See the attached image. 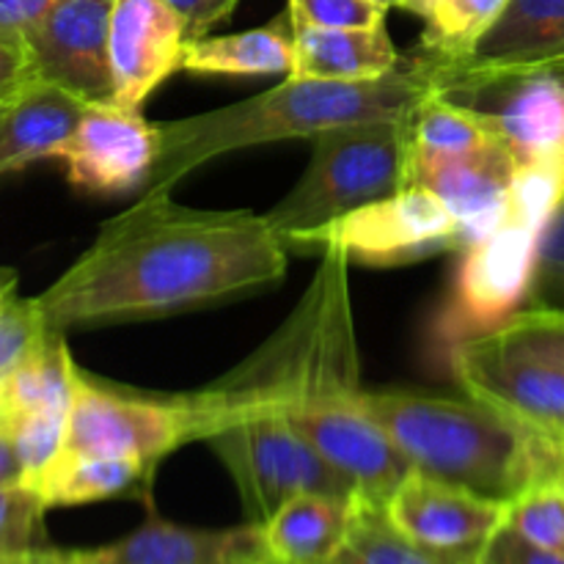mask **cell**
Masks as SVG:
<instances>
[{"label":"cell","instance_id":"484cf974","mask_svg":"<svg viewBox=\"0 0 564 564\" xmlns=\"http://www.w3.org/2000/svg\"><path fill=\"white\" fill-rule=\"evenodd\" d=\"M494 113L466 105L446 94H433L411 121V163L413 160L457 158L499 149Z\"/></svg>","mask_w":564,"mask_h":564},{"label":"cell","instance_id":"83f0119b","mask_svg":"<svg viewBox=\"0 0 564 564\" xmlns=\"http://www.w3.org/2000/svg\"><path fill=\"white\" fill-rule=\"evenodd\" d=\"M505 521L529 543L564 554V479L523 490L507 505Z\"/></svg>","mask_w":564,"mask_h":564},{"label":"cell","instance_id":"52a82bcc","mask_svg":"<svg viewBox=\"0 0 564 564\" xmlns=\"http://www.w3.org/2000/svg\"><path fill=\"white\" fill-rule=\"evenodd\" d=\"M543 235L545 229L510 213L499 229L460 248L449 290L427 328L433 361L446 364L457 345L496 330L532 301Z\"/></svg>","mask_w":564,"mask_h":564},{"label":"cell","instance_id":"5bb4252c","mask_svg":"<svg viewBox=\"0 0 564 564\" xmlns=\"http://www.w3.org/2000/svg\"><path fill=\"white\" fill-rule=\"evenodd\" d=\"M185 44V22L165 0H113L108 33L113 102L141 110L182 69Z\"/></svg>","mask_w":564,"mask_h":564},{"label":"cell","instance_id":"f1b7e54d","mask_svg":"<svg viewBox=\"0 0 564 564\" xmlns=\"http://www.w3.org/2000/svg\"><path fill=\"white\" fill-rule=\"evenodd\" d=\"M42 496L25 482L0 485V562L44 549Z\"/></svg>","mask_w":564,"mask_h":564},{"label":"cell","instance_id":"d6a6232c","mask_svg":"<svg viewBox=\"0 0 564 564\" xmlns=\"http://www.w3.org/2000/svg\"><path fill=\"white\" fill-rule=\"evenodd\" d=\"M477 564H564V554L529 543L505 521L479 549Z\"/></svg>","mask_w":564,"mask_h":564},{"label":"cell","instance_id":"60d3db41","mask_svg":"<svg viewBox=\"0 0 564 564\" xmlns=\"http://www.w3.org/2000/svg\"><path fill=\"white\" fill-rule=\"evenodd\" d=\"M427 6H430V0H402V9L411 11V14H416V17H422L424 11H427Z\"/></svg>","mask_w":564,"mask_h":564},{"label":"cell","instance_id":"30bf717a","mask_svg":"<svg viewBox=\"0 0 564 564\" xmlns=\"http://www.w3.org/2000/svg\"><path fill=\"white\" fill-rule=\"evenodd\" d=\"M290 253H345L350 264L400 268L444 251H460V235L449 209L419 185L358 207L330 224L281 237Z\"/></svg>","mask_w":564,"mask_h":564},{"label":"cell","instance_id":"ab89813d","mask_svg":"<svg viewBox=\"0 0 564 564\" xmlns=\"http://www.w3.org/2000/svg\"><path fill=\"white\" fill-rule=\"evenodd\" d=\"M534 72H549L551 77H556V80H560L564 86V55H562V58L549 61V64H543L540 69H534Z\"/></svg>","mask_w":564,"mask_h":564},{"label":"cell","instance_id":"5b68a950","mask_svg":"<svg viewBox=\"0 0 564 564\" xmlns=\"http://www.w3.org/2000/svg\"><path fill=\"white\" fill-rule=\"evenodd\" d=\"M411 121L372 119L312 138V158L290 193L268 209L281 237L317 229L411 185Z\"/></svg>","mask_w":564,"mask_h":564},{"label":"cell","instance_id":"2e32d148","mask_svg":"<svg viewBox=\"0 0 564 564\" xmlns=\"http://www.w3.org/2000/svg\"><path fill=\"white\" fill-rule=\"evenodd\" d=\"M516 169V160L505 147L457 158L413 160L411 185L430 191L449 209L460 248H466L510 218Z\"/></svg>","mask_w":564,"mask_h":564},{"label":"cell","instance_id":"cb8c5ba5","mask_svg":"<svg viewBox=\"0 0 564 564\" xmlns=\"http://www.w3.org/2000/svg\"><path fill=\"white\" fill-rule=\"evenodd\" d=\"M77 364L66 347V334L50 330L47 339L6 378H0V433L11 430L31 413L50 405H72Z\"/></svg>","mask_w":564,"mask_h":564},{"label":"cell","instance_id":"ac0fdd59","mask_svg":"<svg viewBox=\"0 0 564 564\" xmlns=\"http://www.w3.org/2000/svg\"><path fill=\"white\" fill-rule=\"evenodd\" d=\"M88 102L33 77L0 108V176L61 158Z\"/></svg>","mask_w":564,"mask_h":564},{"label":"cell","instance_id":"1f68e13d","mask_svg":"<svg viewBox=\"0 0 564 564\" xmlns=\"http://www.w3.org/2000/svg\"><path fill=\"white\" fill-rule=\"evenodd\" d=\"M532 306L564 308V204L549 224L540 246L538 275L532 286Z\"/></svg>","mask_w":564,"mask_h":564},{"label":"cell","instance_id":"4dcf8cb0","mask_svg":"<svg viewBox=\"0 0 564 564\" xmlns=\"http://www.w3.org/2000/svg\"><path fill=\"white\" fill-rule=\"evenodd\" d=\"M295 28H372L383 25L389 11L369 0H290Z\"/></svg>","mask_w":564,"mask_h":564},{"label":"cell","instance_id":"4fadbf2b","mask_svg":"<svg viewBox=\"0 0 564 564\" xmlns=\"http://www.w3.org/2000/svg\"><path fill=\"white\" fill-rule=\"evenodd\" d=\"M160 158V130L141 110L116 102L88 105L75 135L66 143V180L99 196L141 191Z\"/></svg>","mask_w":564,"mask_h":564},{"label":"cell","instance_id":"4316f807","mask_svg":"<svg viewBox=\"0 0 564 564\" xmlns=\"http://www.w3.org/2000/svg\"><path fill=\"white\" fill-rule=\"evenodd\" d=\"M510 0H430L422 14V55L427 64L446 66L466 58L490 31Z\"/></svg>","mask_w":564,"mask_h":564},{"label":"cell","instance_id":"9c48e42d","mask_svg":"<svg viewBox=\"0 0 564 564\" xmlns=\"http://www.w3.org/2000/svg\"><path fill=\"white\" fill-rule=\"evenodd\" d=\"M202 441L191 394H143L99 383L77 367L61 455L124 457L158 471L171 452Z\"/></svg>","mask_w":564,"mask_h":564},{"label":"cell","instance_id":"277c9868","mask_svg":"<svg viewBox=\"0 0 564 564\" xmlns=\"http://www.w3.org/2000/svg\"><path fill=\"white\" fill-rule=\"evenodd\" d=\"M380 424L413 471L510 505L523 490L564 479V446L482 402L422 391H364Z\"/></svg>","mask_w":564,"mask_h":564},{"label":"cell","instance_id":"7c38bea8","mask_svg":"<svg viewBox=\"0 0 564 564\" xmlns=\"http://www.w3.org/2000/svg\"><path fill=\"white\" fill-rule=\"evenodd\" d=\"M113 0H61L25 33L33 75L88 105L113 102L108 33Z\"/></svg>","mask_w":564,"mask_h":564},{"label":"cell","instance_id":"3957f363","mask_svg":"<svg viewBox=\"0 0 564 564\" xmlns=\"http://www.w3.org/2000/svg\"><path fill=\"white\" fill-rule=\"evenodd\" d=\"M441 94L419 55L378 80L341 83L284 77V83L235 105L160 121V158L138 193H171L185 176L240 149L279 141H312L317 132L372 119H413L422 102Z\"/></svg>","mask_w":564,"mask_h":564},{"label":"cell","instance_id":"ba28073f","mask_svg":"<svg viewBox=\"0 0 564 564\" xmlns=\"http://www.w3.org/2000/svg\"><path fill=\"white\" fill-rule=\"evenodd\" d=\"M444 367L471 400L564 446V364L516 317L457 345Z\"/></svg>","mask_w":564,"mask_h":564},{"label":"cell","instance_id":"7a4b0ae2","mask_svg":"<svg viewBox=\"0 0 564 564\" xmlns=\"http://www.w3.org/2000/svg\"><path fill=\"white\" fill-rule=\"evenodd\" d=\"M364 391L350 259L330 248L319 253L290 317L224 378L191 391V400L202 419V441L213 413L275 408L356 496L386 505L413 468L367 413Z\"/></svg>","mask_w":564,"mask_h":564},{"label":"cell","instance_id":"b9f144b4","mask_svg":"<svg viewBox=\"0 0 564 564\" xmlns=\"http://www.w3.org/2000/svg\"><path fill=\"white\" fill-rule=\"evenodd\" d=\"M11 297H14V295H11V284L3 279V275H0V314L6 312V306H9Z\"/></svg>","mask_w":564,"mask_h":564},{"label":"cell","instance_id":"8fae6325","mask_svg":"<svg viewBox=\"0 0 564 564\" xmlns=\"http://www.w3.org/2000/svg\"><path fill=\"white\" fill-rule=\"evenodd\" d=\"M564 47V0H510L494 31L466 55L446 66H430L441 94L479 97L549 64Z\"/></svg>","mask_w":564,"mask_h":564},{"label":"cell","instance_id":"ee69618b","mask_svg":"<svg viewBox=\"0 0 564 564\" xmlns=\"http://www.w3.org/2000/svg\"><path fill=\"white\" fill-rule=\"evenodd\" d=\"M562 55H564V47L560 50V53H556V55H554V58H562ZM554 58H551V61H554ZM538 69H540V66H538Z\"/></svg>","mask_w":564,"mask_h":564},{"label":"cell","instance_id":"f35d334b","mask_svg":"<svg viewBox=\"0 0 564 564\" xmlns=\"http://www.w3.org/2000/svg\"><path fill=\"white\" fill-rule=\"evenodd\" d=\"M22 482V466L17 457L14 444L6 433H0V485Z\"/></svg>","mask_w":564,"mask_h":564},{"label":"cell","instance_id":"7402d4cb","mask_svg":"<svg viewBox=\"0 0 564 564\" xmlns=\"http://www.w3.org/2000/svg\"><path fill=\"white\" fill-rule=\"evenodd\" d=\"M352 499L303 494L281 505L262 523L275 564H325L334 560L350 529Z\"/></svg>","mask_w":564,"mask_h":564},{"label":"cell","instance_id":"9a60e30c","mask_svg":"<svg viewBox=\"0 0 564 564\" xmlns=\"http://www.w3.org/2000/svg\"><path fill=\"white\" fill-rule=\"evenodd\" d=\"M391 523L416 543L438 551H479L505 523L507 505L411 471L386 501Z\"/></svg>","mask_w":564,"mask_h":564},{"label":"cell","instance_id":"8992f818","mask_svg":"<svg viewBox=\"0 0 564 564\" xmlns=\"http://www.w3.org/2000/svg\"><path fill=\"white\" fill-rule=\"evenodd\" d=\"M204 444L224 463L248 521L259 527L295 496H356L352 485L275 408L246 405L213 413Z\"/></svg>","mask_w":564,"mask_h":564},{"label":"cell","instance_id":"d4e9b609","mask_svg":"<svg viewBox=\"0 0 564 564\" xmlns=\"http://www.w3.org/2000/svg\"><path fill=\"white\" fill-rule=\"evenodd\" d=\"M477 554L427 549L391 523L386 505L356 496L345 543L325 564H477Z\"/></svg>","mask_w":564,"mask_h":564},{"label":"cell","instance_id":"8d00e7d4","mask_svg":"<svg viewBox=\"0 0 564 564\" xmlns=\"http://www.w3.org/2000/svg\"><path fill=\"white\" fill-rule=\"evenodd\" d=\"M61 0H0V33L25 36Z\"/></svg>","mask_w":564,"mask_h":564},{"label":"cell","instance_id":"ffe728a7","mask_svg":"<svg viewBox=\"0 0 564 564\" xmlns=\"http://www.w3.org/2000/svg\"><path fill=\"white\" fill-rule=\"evenodd\" d=\"M507 99L494 113L501 147L516 165L564 163V86L549 72H529L505 83Z\"/></svg>","mask_w":564,"mask_h":564},{"label":"cell","instance_id":"603a6c76","mask_svg":"<svg viewBox=\"0 0 564 564\" xmlns=\"http://www.w3.org/2000/svg\"><path fill=\"white\" fill-rule=\"evenodd\" d=\"M152 477V468L124 457L61 455L31 488L42 496L47 510H53L124 496H147Z\"/></svg>","mask_w":564,"mask_h":564},{"label":"cell","instance_id":"7bdbcfd3","mask_svg":"<svg viewBox=\"0 0 564 564\" xmlns=\"http://www.w3.org/2000/svg\"><path fill=\"white\" fill-rule=\"evenodd\" d=\"M369 3L380 6V9L391 11V9H402V0H369Z\"/></svg>","mask_w":564,"mask_h":564},{"label":"cell","instance_id":"44dd1931","mask_svg":"<svg viewBox=\"0 0 564 564\" xmlns=\"http://www.w3.org/2000/svg\"><path fill=\"white\" fill-rule=\"evenodd\" d=\"M295 69V25L279 14L268 25L224 36H202L185 44L182 72L220 77H290Z\"/></svg>","mask_w":564,"mask_h":564},{"label":"cell","instance_id":"836d02e7","mask_svg":"<svg viewBox=\"0 0 564 564\" xmlns=\"http://www.w3.org/2000/svg\"><path fill=\"white\" fill-rule=\"evenodd\" d=\"M165 3L180 14V20L185 22L187 42H193L209 36L215 25L229 20L240 0H165Z\"/></svg>","mask_w":564,"mask_h":564},{"label":"cell","instance_id":"e575fe53","mask_svg":"<svg viewBox=\"0 0 564 564\" xmlns=\"http://www.w3.org/2000/svg\"><path fill=\"white\" fill-rule=\"evenodd\" d=\"M33 77L36 75H33L31 53L25 47V39L0 33V105L9 102Z\"/></svg>","mask_w":564,"mask_h":564},{"label":"cell","instance_id":"f546056e","mask_svg":"<svg viewBox=\"0 0 564 564\" xmlns=\"http://www.w3.org/2000/svg\"><path fill=\"white\" fill-rule=\"evenodd\" d=\"M50 328L33 297H11L0 314V378L20 367L44 339Z\"/></svg>","mask_w":564,"mask_h":564},{"label":"cell","instance_id":"e0dca14e","mask_svg":"<svg viewBox=\"0 0 564 564\" xmlns=\"http://www.w3.org/2000/svg\"><path fill=\"white\" fill-rule=\"evenodd\" d=\"M83 564H275L259 523L193 529L149 516L147 523L99 549H77Z\"/></svg>","mask_w":564,"mask_h":564},{"label":"cell","instance_id":"74e56055","mask_svg":"<svg viewBox=\"0 0 564 564\" xmlns=\"http://www.w3.org/2000/svg\"><path fill=\"white\" fill-rule=\"evenodd\" d=\"M0 564H83L80 551H64V549H44L31 551V554L14 556V560H3Z\"/></svg>","mask_w":564,"mask_h":564},{"label":"cell","instance_id":"6da1fadb","mask_svg":"<svg viewBox=\"0 0 564 564\" xmlns=\"http://www.w3.org/2000/svg\"><path fill=\"white\" fill-rule=\"evenodd\" d=\"M286 268L290 251L268 215L196 209L149 193L105 220L33 301L47 328L66 334L246 301L273 290Z\"/></svg>","mask_w":564,"mask_h":564},{"label":"cell","instance_id":"d6986e66","mask_svg":"<svg viewBox=\"0 0 564 564\" xmlns=\"http://www.w3.org/2000/svg\"><path fill=\"white\" fill-rule=\"evenodd\" d=\"M389 28H295V69L290 77L364 83L402 66Z\"/></svg>","mask_w":564,"mask_h":564},{"label":"cell","instance_id":"f6af8a7d","mask_svg":"<svg viewBox=\"0 0 564 564\" xmlns=\"http://www.w3.org/2000/svg\"><path fill=\"white\" fill-rule=\"evenodd\" d=\"M0 108H3V105H0Z\"/></svg>","mask_w":564,"mask_h":564},{"label":"cell","instance_id":"d590c367","mask_svg":"<svg viewBox=\"0 0 564 564\" xmlns=\"http://www.w3.org/2000/svg\"><path fill=\"white\" fill-rule=\"evenodd\" d=\"M516 319L564 364V308L523 306Z\"/></svg>","mask_w":564,"mask_h":564}]
</instances>
